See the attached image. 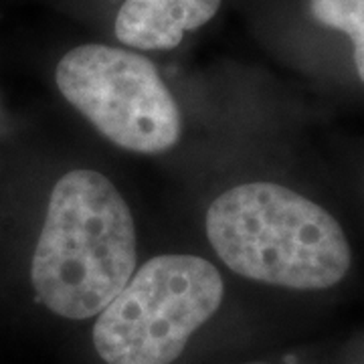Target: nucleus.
Masks as SVG:
<instances>
[{
  "mask_svg": "<svg viewBox=\"0 0 364 364\" xmlns=\"http://www.w3.org/2000/svg\"><path fill=\"white\" fill-rule=\"evenodd\" d=\"M136 227L114 182L71 170L53 186L31 263L37 298L67 320H87L130 282Z\"/></svg>",
  "mask_w": 364,
  "mask_h": 364,
  "instance_id": "nucleus-1",
  "label": "nucleus"
},
{
  "mask_svg": "<svg viewBox=\"0 0 364 364\" xmlns=\"http://www.w3.org/2000/svg\"><path fill=\"white\" fill-rule=\"evenodd\" d=\"M207 237L229 269L287 289H328L352 265L340 223L275 182H247L217 196L207 210Z\"/></svg>",
  "mask_w": 364,
  "mask_h": 364,
  "instance_id": "nucleus-2",
  "label": "nucleus"
},
{
  "mask_svg": "<svg viewBox=\"0 0 364 364\" xmlns=\"http://www.w3.org/2000/svg\"><path fill=\"white\" fill-rule=\"evenodd\" d=\"M223 296L221 273L207 259L152 257L100 312L93 346L105 364H172Z\"/></svg>",
  "mask_w": 364,
  "mask_h": 364,
  "instance_id": "nucleus-3",
  "label": "nucleus"
},
{
  "mask_svg": "<svg viewBox=\"0 0 364 364\" xmlns=\"http://www.w3.org/2000/svg\"><path fill=\"white\" fill-rule=\"evenodd\" d=\"M57 87L112 144L162 154L181 140V109L156 67L138 53L81 45L59 61Z\"/></svg>",
  "mask_w": 364,
  "mask_h": 364,
  "instance_id": "nucleus-4",
  "label": "nucleus"
},
{
  "mask_svg": "<svg viewBox=\"0 0 364 364\" xmlns=\"http://www.w3.org/2000/svg\"><path fill=\"white\" fill-rule=\"evenodd\" d=\"M221 0H126L116 16V37L144 51L178 47L186 33L217 14Z\"/></svg>",
  "mask_w": 364,
  "mask_h": 364,
  "instance_id": "nucleus-5",
  "label": "nucleus"
},
{
  "mask_svg": "<svg viewBox=\"0 0 364 364\" xmlns=\"http://www.w3.org/2000/svg\"><path fill=\"white\" fill-rule=\"evenodd\" d=\"M310 11L318 23L350 37L356 73L364 83V0H310Z\"/></svg>",
  "mask_w": 364,
  "mask_h": 364,
  "instance_id": "nucleus-6",
  "label": "nucleus"
}]
</instances>
